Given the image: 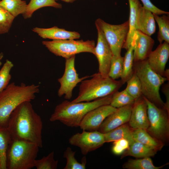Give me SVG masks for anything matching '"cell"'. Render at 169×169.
I'll use <instances>...</instances> for the list:
<instances>
[{
  "label": "cell",
  "mask_w": 169,
  "mask_h": 169,
  "mask_svg": "<svg viewBox=\"0 0 169 169\" xmlns=\"http://www.w3.org/2000/svg\"><path fill=\"white\" fill-rule=\"evenodd\" d=\"M3 57V54L1 53L0 54V67L2 64V62L1 60Z\"/></svg>",
  "instance_id": "cell-41"
},
{
  "label": "cell",
  "mask_w": 169,
  "mask_h": 169,
  "mask_svg": "<svg viewBox=\"0 0 169 169\" xmlns=\"http://www.w3.org/2000/svg\"><path fill=\"white\" fill-rule=\"evenodd\" d=\"M157 151L140 142L135 141L122 154L121 158H123L128 156L136 158L150 157L154 156Z\"/></svg>",
  "instance_id": "cell-23"
},
{
  "label": "cell",
  "mask_w": 169,
  "mask_h": 169,
  "mask_svg": "<svg viewBox=\"0 0 169 169\" xmlns=\"http://www.w3.org/2000/svg\"><path fill=\"white\" fill-rule=\"evenodd\" d=\"M102 31L113 55H121V49L126 40L129 25V20L118 25L108 23L100 18L95 22Z\"/></svg>",
  "instance_id": "cell-9"
},
{
  "label": "cell",
  "mask_w": 169,
  "mask_h": 169,
  "mask_svg": "<svg viewBox=\"0 0 169 169\" xmlns=\"http://www.w3.org/2000/svg\"><path fill=\"white\" fill-rule=\"evenodd\" d=\"M39 148L32 142L12 139L7 152V169L33 168Z\"/></svg>",
  "instance_id": "cell-6"
},
{
  "label": "cell",
  "mask_w": 169,
  "mask_h": 169,
  "mask_svg": "<svg viewBox=\"0 0 169 169\" xmlns=\"http://www.w3.org/2000/svg\"><path fill=\"white\" fill-rule=\"evenodd\" d=\"M27 4L22 0H0V6L14 17L25 12Z\"/></svg>",
  "instance_id": "cell-26"
},
{
  "label": "cell",
  "mask_w": 169,
  "mask_h": 169,
  "mask_svg": "<svg viewBox=\"0 0 169 169\" xmlns=\"http://www.w3.org/2000/svg\"><path fill=\"white\" fill-rule=\"evenodd\" d=\"M135 100L125 89L121 91H116L112 94L110 105L117 108L129 105H133Z\"/></svg>",
  "instance_id": "cell-30"
},
{
  "label": "cell",
  "mask_w": 169,
  "mask_h": 169,
  "mask_svg": "<svg viewBox=\"0 0 169 169\" xmlns=\"http://www.w3.org/2000/svg\"><path fill=\"white\" fill-rule=\"evenodd\" d=\"M75 55L66 59L64 71L63 76L58 81L60 87L58 91L59 97L64 95V98L70 99L72 96L73 91L77 84L90 76H86L79 78L75 67Z\"/></svg>",
  "instance_id": "cell-10"
},
{
  "label": "cell",
  "mask_w": 169,
  "mask_h": 169,
  "mask_svg": "<svg viewBox=\"0 0 169 169\" xmlns=\"http://www.w3.org/2000/svg\"><path fill=\"white\" fill-rule=\"evenodd\" d=\"M95 25L98 37L94 54L98 61V73L103 76L108 77L111 61L113 55L102 31L97 25Z\"/></svg>",
  "instance_id": "cell-12"
},
{
  "label": "cell",
  "mask_w": 169,
  "mask_h": 169,
  "mask_svg": "<svg viewBox=\"0 0 169 169\" xmlns=\"http://www.w3.org/2000/svg\"><path fill=\"white\" fill-rule=\"evenodd\" d=\"M112 95L92 101L74 103L65 100L57 105L49 120L59 121L69 127H79L83 118L89 111L101 106L110 105Z\"/></svg>",
  "instance_id": "cell-2"
},
{
  "label": "cell",
  "mask_w": 169,
  "mask_h": 169,
  "mask_svg": "<svg viewBox=\"0 0 169 169\" xmlns=\"http://www.w3.org/2000/svg\"><path fill=\"white\" fill-rule=\"evenodd\" d=\"M7 128L12 139L30 141L42 147L43 122L31 101L23 103L13 111Z\"/></svg>",
  "instance_id": "cell-1"
},
{
  "label": "cell",
  "mask_w": 169,
  "mask_h": 169,
  "mask_svg": "<svg viewBox=\"0 0 169 169\" xmlns=\"http://www.w3.org/2000/svg\"><path fill=\"white\" fill-rule=\"evenodd\" d=\"M133 105H129L117 108L115 111L106 118L98 131L105 134L128 123Z\"/></svg>",
  "instance_id": "cell-14"
},
{
  "label": "cell",
  "mask_w": 169,
  "mask_h": 169,
  "mask_svg": "<svg viewBox=\"0 0 169 169\" xmlns=\"http://www.w3.org/2000/svg\"><path fill=\"white\" fill-rule=\"evenodd\" d=\"M128 123L133 129L147 130L149 127V123L147 113V104L142 95L135 100L132 106Z\"/></svg>",
  "instance_id": "cell-17"
},
{
  "label": "cell",
  "mask_w": 169,
  "mask_h": 169,
  "mask_svg": "<svg viewBox=\"0 0 169 169\" xmlns=\"http://www.w3.org/2000/svg\"><path fill=\"white\" fill-rule=\"evenodd\" d=\"M141 1L143 4V6L153 13L158 15H169L168 12L162 10L157 8L151 2L150 0H141Z\"/></svg>",
  "instance_id": "cell-38"
},
{
  "label": "cell",
  "mask_w": 169,
  "mask_h": 169,
  "mask_svg": "<svg viewBox=\"0 0 169 169\" xmlns=\"http://www.w3.org/2000/svg\"><path fill=\"white\" fill-rule=\"evenodd\" d=\"M32 31L42 38L53 40L75 39L80 37L77 32L67 31L56 26L49 28L36 27L33 28Z\"/></svg>",
  "instance_id": "cell-18"
},
{
  "label": "cell",
  "mask_w": 169,
  "mask_h": 169,
  "mask_svg": "<svg viewBox=\"0 0 169 169\" xmlns=\"http://www.w3.org/2000/svg\"><path fill=\"white\" fill-rule=\"evenodd\" d=\"M133 46L131 44L124 57L123 73L121 80L124 84L131 77L133 71Z\"/></svg>",
  "instance_id": "cell-29"
},
{
  "label": "cell",
  "mask_w": 169,
  "mask_h": 169,
  "mask_svg": "<svg viewBox=\"0 0 169 169\" xmlns=\"http://www.w3.org/2000/svg\"><path fill=\"white\" fill-rule=\"evenodd\" d=\"M136 28L137 30L150 36L156 30L155 21L152 13L141 4L137 10Z\"/></svg>",
  "instance_id": "cell-19"
},
{
  "label": "cell",
  "mask_w": 169,
  "mask_h": 169,
  "mask_svg": "<svg viewBox=\"0 0 169 169\" xmlns=\"http://www.w3.org/2000/svg\"><path fill=\"white\" fill-rule=\"evenodd\" d=\"M42 44L52 53L65 59L81 53L94 54L95 42L93 40L66 39L43 41Z\"/></svg>",
  "instance_id": "cell-7"
},
{
  "label": "cell",
  "mask_w": 169,
  "mask_h": 169,
  "mask_svg": "<svg viewBox=\"0 0 169 169\" xmlns=\"http://www.w3.org/2000/svg\"><path fill=\"white\" fill-rule=\"evenodd\" d=\"M58 0H56V1ZM63 2L67 3H72L77 0H60Z\"/></svg>",
  "instance_id": "cell-40"
},
{
  "label": "cell",
  "mask_w": 169,
  "mask_h": 169,
  "mask_svg": "<svg viewBox=\"0 0 169 169\" xmlns=\"http://www.w3.org/2000/svg\"><path fill=\"white\" fill-rule=\"evenodd\" d=\"M117 108L110 105H103L88 112L82 120L79 127L83 130L98 131L104 120Z\"/></svg>",
  "instance_id": "cell-13"
},
{
  "label": "cell",
  "mask_w": 169,
  "mask_h": 169,
  "mask_svg": "<svg viewBox=\"0 0 169 169\" xmlns=\"http://www.w3.org/2000/svg\"><path fill=\"white\" fill-rule=\"evenodd\" d=\"M69 141L70 145L79 147L84 155L100 147L105 143L104 134L98 131L83 130L81 133L73 135Z\"/></svg>",
  "instance_id": "cell-11"
},
{
  "label": "cell",
  "mask_w": 169,
  "mask_h": 169,
  "mask_svg": "<svg viewBox=\"0 0 169 169\" xmlns=\"http://www.w3.org/2000/svg\"><path fill=\"white\" fill-rule=\"evenodd\" d=\"M130 7L128 33L125 42L122 48L127 50L130 47L136 31L137 10L141 4L139 0H128Z\"/></svg>",
  "instance_id": "cell-22"
},
{
  "label": "cell",
  "mask_w": 169,
  "mask_h": 169,
  "mask_svg": "<svg viewBox=\"0 0 169 169\" xmlns=\"http://www.w3.org/2000/svg\"><path fill=\"white\" fill-rule=\"evenodd\" d=\"M51 7L56 8H61L62 5L56 0H30L27 4L26 10L23 14L25 19L31 18L33 13L42 8Z\"/></svg>",
  "instance_id": "cell-24"
},
{
  "label": "cell",
  "mask_w": 169,
  "mask_h": 169,
  "mask_svg": "<svg viewBox=\"0 0 169 169\" xmlns=\"http://www.w3.org/2000/svg\"><path fill=\"white\" fill-rule=\"evenodd\" d=\"M125 90L136 100L142 95L141 83L137 75L134 72L131 77L127 81Z\"/></svg>",
  "instance_id": "cell-32"
},
{
  "label": "cell",
  "mask_w": 169,
  "mask_h": 169,
  "mask_svg": "<svg viewBox=\"0 0 169 169\" xmlns=\"http://www.w3.org/2000/svg\"><path fill=\"white\" fill-rule=\"evenodd\" d=\"M133 130L128 123L118 127L104 134L105 143L124 139L129 141L130 145L135 141L133 137Z\"/></svg>",
  "instance_id": "cell-21"
},
{
  "label": "cell",
  "mask_w": 169,
  "mask_h": 169,
  "mask_svg": "<svg viewBox=\"0 0 169 169\" xmlns=\"http://www.w3.org/2000/svg\"><path fill=\"white\" fill-rule=\"evenodd\" d=\"M144 98L147 104L149 123L146 130L150 135L165 144L169 137V113L164 108L157 106Z\"/></svg>",
  "instance_id": "cell-8"
},
{
  "label": "cell",
  "mask_w": 169,
  "mask_h": 169,
  "mask_svg": "<svg viewBox=\"0 0 169 169\" xmlns=\"http://www.w3.org/2000/svg\"><path fill=\"white\" fill-rule=\"evenodd\" d=\"M169 44L165 41L160 44L155 50L151 52L147 59L151 69L164 77L166 65L169 57Z\"/></svg>",
  "instance_id": "cell-16"
},
{
  "label": "cell",
  "mask_w": 169,
  "mask_h": 169,
  "mask_svg": "<svg viewBox=\"0 0 169 169\" xmlns=\"http://www.w3.org/2000/svg\"><path fill=\"white\" fill-rule=\"evenodd\" d=\"M53 151L47 156H44L40 159L36 160L34 167L37 169H56L57 168L58 161L54 159Z\"/></svg>",
  "instance_id": "cell-35"
},
{
  "label": "cell",
  "mask_w": 169,
  "mask_h": 169,
  "mask_svg": "<svg viewBox=\"0 0 169 169\" xmlns=\"http://www.w3.org/2000/svg\"><path fill=\"white\" fill-rule=\"evenodd\" d=\"M39 85H27L21 83L17 85L11 83L0 92V126L7 128L11 114L20 105L31 101L39 92Z\"/></svg>",
  "instance_id": "cell-3"
},
{
  "label": "cell",
  "mask_w": 169,
  "mask_h": 169,
  "mask_svg": "<svg viewBox=\"0 0 169 169\" xmlns=\"http://www.w3.org/2000/svg\"><path fill=\"white\" fill-rule=\"evenodd\" d=\"M91 76L81 82L78 96L72 102H89L112 95L124 84L121 80L103 76L98 72Z\"/></svg>",
  "instance_id": "cell-4"
},
{
  "label": "cell",
  "mask_w": 169,
  "mask_h": 169,
  "mask_svg": "<svg viewBox=\"0 0 169 169\" xmlns=\"http://www.w3.org/2000/svg\"><path fill=\"white\" fill-rule=\"evenodd\" d=\"M75 151H73L71 148L68 147L65 151L63 156L66 159V165L64 169H85L86 164L85 156L82 159L81 162L77 161L75 157Z\"/></svg>",
  "instance_id": "cell-31"
},
{
  "label": "cell",
  "mask_w": 169,
  "mask_h": 169,
  "mask_svg": "<svg viewBox=\"0 0 169 169\" xmlns=\"http://www.w3.org/2000/svg\"><path fill=\"white\" fill-rule=\"evenodd\" d=\"M131 44L133 46L134 61H139L147 59L152 51L154 41L150 36L137 30Z\"/></svg>",
  "instance_id": "cell-15"
},
{
  "label": "cell",
  "mask_w": 169,
  "mask_h": 169,
  "mask_svg": "<svg viewBox=\"0 0 169 169\" xmlns=\"http://www.w3.org/2000/svg\"><path fill=\"white\" fill-rule=\"evenodd\" d=\"M124 57L113 55L111 60L109 76L116 80L121 77L123 70Z\"/></svg>",
  "instance_id": "cell-33"
},
{
  "label": "cell",
  "mask_w": 169,
  "mask_h": 169,
  "mask_svg": "<svg viewBox=\"0 0 169 169\" xmlns=\"http://www.w3.org/2000/svg\"><path fill=\"white\" fill-rule=\"evenodd\" d=\"M112 151L115 155L122 154L130 146L129 141L126 139H122L113 142Z\"/></svg>",
  "instance_id": "cell-37"
},
{
  "label": "cell",
  "mask_w": 169,
  "mask_h": 169,
  "mask_svg": "<svg viewBox=\"0 0 169 169\" xmlns=\"http://www.w3.org/2000/svg\"><path fill=\"white\" fill-rule=\"evenodd\" d=\"M129 159L123 165V168L126 169H159L162 168L168 163L160 166H156L153 164L150 157Z\"/></svg>",
  "instance_id": "cell-27"
},
{
  "label": "cell",
  "mask_w": 169,
  "mask_h": 169,
  "mask_svg": "<svg viewBox=\"0 0 169 169\" xmlns=\"http://www.w3.org/2000/svg\"><path fill=\"white\" fill-rule=\"evenodd\" d=\"M133 68L140 80L142 95L157 106L164 108V103L161 98L159 90L167 79L153 70L147 59L134 61Z\"/></svg>",
  "instance_id": "cell-5"
},
{
  "label": "cell",
  "mask_w": 169,
  "mask_h": 169,
  "mask_svg": "<svg viewBox=\"0 0 169 169\" xmlns=\"http://www.w3.org/2000/svg\"><path fill=\"white\" fill-rule=\"evenodd\" d=\"M14 18L0 6V34H4L9 31Z\"/></svg>",
  "instance_id": "cell-36"
},
{
  "label": "cell",
  "mask_w": 169,
  "mask_h": 169,
  "mask_svg": "<svg viewBox=\"0 0 169 169\" xmlns=\"http://www.w3.org/2000/svg\"><path fill=\"white\" fill-rule=\"evenodd\" d=\"M169 83L165 85L162 88V91L165 95L166 101L164 103V108L169 113Z\"/></svg>",
  "instance_id": "cell-39"
},
{
  "label": "cell",
  "mask_w": 169,
  "mask_h": 169,
  "mask_svg": "<svg viewBox=\"0 0 169 169\" xmlns=\"http://www.w3.org/2000/svg\"><path fill=\"white\" fill-rule=\"evenodd\" d=\"M133 137L134 141L157 151L161 150L164 145L161 141L150 135L146 129H133Z\"/></svg>",
  "instance_id": "cell-20"
},
{
  "label": "cell",
  "mask_w": 169,
  "mask_h": 169,
  "mask_svg": "<svg viewBox=\"0 0 169 169\" xmlns=\"http://www.w3.org/2000/svg\"><path fill=\"white\" fill-rule=\"evenodd\" d=\"M153 14L159 27L157 40L160 44L162 43L163 41L169 43V15L163 14L162 16H159L157 14Z\"/></svg>",
  "instance_id": "cell-28"
},
{
  "label": "cell",
  "mask_w": 169,
  "mask_h": 169,
  "mask_svg": "<svg viewBox=\"0 0 169 169\" xmlns=\"http://www.w3.org/2000/svg\"><path fill=\"white\" fill-rule=\"evenodd\" d=\"M14 65L10 60L7 59L0 70V92L9 84L11 78L10 72Z\"/></svg>",
  "instance_id": "cell-34"
},
{
  "label": "cell",
  "mask_w": 169,
  "mask_h": 169,
  "mask_svg": "<svg viewBox=\"0 0 169 169\" xmlns=\"http://www.w3.org/2000/svg\"><path fill=\"white\" fill-rule=\"evenodd\" d=\"M11 140L7 128L0 126V169H7V152Z\"/></svg>",
  "instance_id": "cell-25"
}]
</instances>
